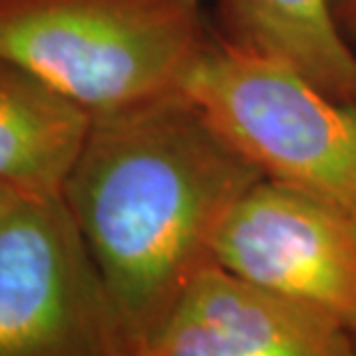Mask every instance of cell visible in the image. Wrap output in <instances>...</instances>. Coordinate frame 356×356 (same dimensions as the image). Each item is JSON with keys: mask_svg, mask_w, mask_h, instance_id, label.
I'll return each mask as SVG.
<instances>
[{"mask_svg": "<svg viewBox=\"0 0 356 356\" xmlns=\"http://www.w3.org/2000/svg\"><path fill=\"white\" fill-rule=\"evenodd\" d=\"M260 177L186 95L90 118L63 198L99 271L120 356L145 350L214 264L225 214Z\"/></svg>", "mask_w": 356, "mask_h": 356, "instance_id": "cell-1", "label": "cell"}, {"mask_svg": "<svg viewBox=\"0 0 356 356\" xmlns=\"http://www.w3.org/2000/svg\"><path fill=\"white\" fill-rule=\"evenodd\" d=\"M214 40L200 0H0V58L90 118L184 95Z\"/></svg>", "mask_w": 356, "mask_h": 356, "instance_id": "cell-2", "label": "cell"}, {"mask_svg": "<svg viewBox=\"0 0 356 356\" xmlns=\"http://www.w3.org/2000/svg\"><path fill=\"white\" fill-rule=\"evenodd\" d=\"M184 95L264 179L356 216V104L274 58L214 40Z\"/></svg>", "mask_w": 356, "mask_h": 356, "instance_id": "cell-3", "label": "cell"}, {"mask_svg": "<svg viewBox=\"0 0 356 356\" xmlns=\"http://www.w3.org/2000/svg\"><path fill=\"white\" fill-rule=\"evenodd\" d=\"M0 356H120L86 239L60 193L0 216Z\"/></svg>", "mask_w": 356, "mask_h": 356, "instance_id": "cell-4", "label": "cell"}, {"mask_svg": "<svg viewBox=\"0 0 356 356\" xmlns=\"http://www.w3.org/2000/svg\"><path fill=\"white\" fill-rule=\"evenodd\" d=\"M214 264L246 283L356 324V216L260 177L214 239Z\"/></svg>", "mask_w": 356, "mask_h": 356, "instance_id": "cell-5", "label": "cell"}, {"mask_svg": "<svg viewBox=\"0 0 356 356\" xmlns=\"http://www.w3.org/2000/svg\"><path fill=\"white\" fill-rule=\"evenodd\" d=\"M138 356H356L352 327L209 264Z\"/></svg>", "mask_w": 356, "mask_h": 356, "instance_id": "cell-6", "label": "cell"}, {"mask_svg": "<svg viewBox=\"0 0 356 356\" xmlns=\"http://www.w3.org/2000/svg\"><path fill=\"white\" fill-rule=\"evenodd\" d=\"M216 37L274 58L317 88L356 104V47L333 21L329 0H218Z\"/></svg>", "mask_w": 356, "mask_h": 356, "instance_id": "cell-7", "label": "cell"}, {"mask_svg": "<svg viewBox=\"0 0 356 356\" xmlns=\"http://www.w3.org/2000/svg\"><path fill=\"white\" fill-rule=\"evenodd\" d=\"M90 115L24 67L0 58V184L60 193Z\"/></svg>", "mask_w": 356, "mask_h": 356, "instance_id": "cell-8", "label": "cell"}, {"mask_svg": "<svg viewBox=\"0 0 356 356\" xmlns=\"http://www.w3.org/2000/svg\"><path fill=\"white\" fill-rule=\"evenodd\" d=\"M329 7L338 30L356 47V0H329Z\"/></svg>", "mask_w": 356, "mask_h": 356, "instance_id": "cell-9", "label": "cell"}, {"mask_svg": "<svg viewBox=\"0 0 356 356\" xmlns=\"http://www.w3.org/2000/svg\"><path fill=\"white\" fill-rule=\"evenodd\" d=\"M19 195H21V191H17V188L0 184V216H3V211H7V207H10Z\"/></svg>", "mask_w": 356, "mask_h": 356, "instance_id": "cell-10", "label": "cell"}, {"mask_svg": "<svg viewBox=\"0 0 356 356\" xmlns=\"http://www.w3.org/2000/svg\"><path fill=\"white\" fill-rule=\"evenodd\" d=\"M352 333H354V340H356V324H354V327H352Z\"/></svg>", "mask_w": 356, "mask_h": 356, "instance_id": "cell-11", "label": "cell"}]
</instances>
